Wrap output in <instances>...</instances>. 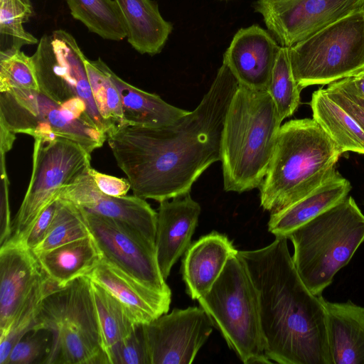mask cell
<instances>
[{"instance_id":"cell-26","label":"cell","mask_w":364,"mask_h":364,"mask_svg":"<svg viewBox=\"0 0 364 364\" xmlns=\"http://www.w3.org/2000/svg\"><path fill=\"white\" fill-rule=\"evenodd\" d=\"M313 119L327 133L342 153L364 154V130L356 120L330 97L326 88L312 93Z\"/></svg>"},{"instance_id":"cell-30","label":"cell","mask_w":364,"mask_h":364,"mask_svg":"<svg viewBox=\"0 0 364 364\" xmlns=\"http://www.w3.org/2000/svg\"><path fill=\"white\" fill-rule=\"evenodd\" d=\"M90 235L81 210L70 201L58 197L50 225L42 241L31 251L36 255Z\"/></svg>"},{"instance_id":"cell-2","label":"cell","mask_w":364,"mask_h":364,"mask_svg":"<svg viewBox=\"0 0 364 364\" xmlns=\"http://www.w3.org/2000/svg\"><path fill=\"white\" fill-rule=\"evenodd\" d=\"M287 240L237 252L257 291L266 355L279 364H331L323 297L301 280Z\"/></svg>"},{"instance_id":"cell-12","label":"cell","mask_w":364,"mask_h":364,"mask_svg":"<svg viewBox=\"0 0 364 364\" xmlns=\"http://www.w3.org/2000/svg\"><path fill=\"white\" fill-rule=\"evenodd\" d=\"M79 209L103 260L149 288L171 296L158 264L155 243L126 225Z\"/></svg>"},{"instance_id":"cell-5","label":"cell","mask_w":364,"mask_h":364,"mask_svg":"<svg viewBox=\"0 0 364 364\" xmlns=\"http://www.w3.org/2000/svg\"><path fill=\"white\" fill-rule=\"evenodd\" d=\"M292 259L307 288L322 296L364 242V214L350 196L292 231Z\"/></svg>"},{"instance_id":"cell-6","label":"cell","mask_w":364,"mask_h":364,"mask_svg":"<svg viewBox=\"0 0 364 364\" xmlns=\"http://www.w3.org/2000/svg\"><path fill=\"white\" fill-rule=\"evenodd\" d=\"M39 329L53 336L44 364H108L89 277L46 294L31 328Z\"/></svg>"},{"instance_id":"cell-36","label":"cell","mask_w":364,"mask_h":364,"mask_svg":"<svg viewBox=\"0 0 364 364\" xmlns=\"http://www.w3.org/2000/svg\"><path fill=\"white\" fill-rule=\"evenodd\" d=\"M108 364H151L144 324L107 353Z\"/></svg>"},{"instance_id":"cell-37","label":"cell","mask_w":364,"mask_h":364,"mask_svg":"<svg viewBox=\"0 0 364 364\" xmlns=\"http://www.w3.org/2000/svg\"><path fill=\"white\" fill-rule=\"evenodd\" d=\"M326 90L364 130V99L357 93L351 76L328 84Z\"/></svg>"},{"instance_id":"cell-7","label":"cell","mask_w":364,"mask_h":364,"mask_svg":"<svg viewBox=\"0 0 364 364\" xmlns=\"http://www.w3.org/2000/svg\"><path fill=\"white\" fill-rule=\"evenodd\" d=\"M198 301L242 363H272L265 353L257 291L237 253Z\"/></svg>"},{"instance_id":"cell-20","label":"cell","mask_w":364,"mask_h":364,"mask_svg":"<svg viewBox=\"0 0 364 364\" xmlns=\"http://www.w3.org/2000/svg\"><path fill=\"white\" fill-rule=\"evenodd\" d=\"M87 277L117 298L141 324L168 311L171 296L149 288L103 259Z\"/></svg>"},{"instance_id":"cell-14","label":"cell","mask_w":364,"mask_h":364,"mask_svg":"<svg viewBox=\"0 0 364 364\" xmlns=\"http://www.w3.org/2000/svg\"><path fill=\"white\" fill-rule=\"evenodd\" d=\"M202 307L175 309L144 324L151 364H190L213 331Z\"/></svg>"},{"instance_id":"cell-16","label":"cell","mask_w":364,"mask_h":364,"mask_svg":"<svg viewBox=\"0 0 364 364\" xmlns=\"http://www.w3.org/2000/svg\"><path fill=\"white\" fill-rule=\"evenodd\" d=\"M281 46L258 25L240 28L233 36L223 55V63L239 85L267 90Z\"/></svg>"},{"instance_id":"cell-17","label":"cell","mask_w":364,"mask_h":364,"mask_svg":"<svg viewBox=\"0 0 364 364\" xmlns=\"http://www.w3.org/2000/svg\"><path fill=\"white\" fill-rule=\"evenodd\" d=\"M190 192L160 202L156 212V253L165 280L191 245L198 225L201 208Z\"/></svg>"},{"instance_id":"cell-11","label":"cell","mask_w":364,"mask_h":364,"mask_svg":"<svg viewBox=\"0 0 364 364\" xmlns=\"http://www.w3.org/2000/svg\"><path fill=\"white\" fill-rule=\"evenodd\" d=\"M0 125L33 139L66 138L90 154L107 140L97 127L36 90L0 92Z\"/></svg>"},{"instance_id":"cell-8","label":"cell","mask_w":364,"mask_h":364,"mask_svg":"<svg viewBox=\"0 0 364 364\" xmlns=\"http://www.w3.org/2000/svg\"><path fill=\"white\" fill-rule=\"evenodd\" d=\"M31 57L39 91L107 136L112 132L94 101L86 56L70 33L57 29L44 34Z\"/></svg>"},{"instance_id":"cell-41","label":"cell","mask_w":364,"mask_h":364,"mask_svg":"<svg viewBox=\"0 0 364 364\" xmlns=\"http://www.w3.org/2000/svg\"><path fill=\"white\" fill-rule=\"evenodd\" d=\"M16 139V134L0 125V151L6 154L11 150Z\"/></svg>"},{"instance_id":"cell-27","label":"cell","mask_w":364,"mask_h":364,"mask_svg":"<svg viewBox=\"0 0 364 364\" xmlns=\"http://www.w3.org/2000/svg\"><path fill=\"white\" fill-rule=\"evenodd\" d=\"M91 289L99 320L103 348L107 357L109 350L129 336L141 323L117 298L92 279Z\"/></svg>"},{"instance_id":"cell-23","label":"cell","mask_w":364,"mask_h":364,"mask_svg":"<svg viewBox=\"0 0 364 364\" xmlns=\"http://www.w3.org/2000/svg\"><path fill=\"white\" fill-rule=\"evenodd\" d=\"M127 28L128 43L141 54L156 55L161 51L172 24L161 16L158 4L151 0H114Z\"/></svg>"},{"instance_id":"cell-31","label":"cell","mask_w":364,"mask_h":364,"mask_svg":"<svg viewBox=\"0 0 364 364\" xmlns=\"http://www.w3.org/2000/svg\"><path fill=\"white\" fill-rule=\"evenodd\" d=\"M301 90L293 74L289 47L281 46L272 71L267 92L282 121L291 117L297 109Z\"/></svg>"},{"instance_id":"cell-29","label":"cell","mask_w":364,"mask_h":364,"mask_svg":"<svg viewBox=\"0 0 364 364\" xmlns=\"http://www.w3.org/2000/svg\"><path fill=\"white\" fill-rule=\"evenodd\" d=\"M85 68L96 107L112 132L125 123L121 97L110 77V68L100 58L95 60L86 58Z\"/></svg>"},{"instance_id":"cell-43","label":"cell","mask_w":364,"mask_h":364,"mask_svg":"<svg viewBox=\"0 0 364 364\" xmlns=\"http://www.w3.org/2000/svg\"><path fill=\"white\" fill-rule=\"evenodd\" d=\"M363 205H364V202H363Z\"/></svg>"},{"instance_id":"cell-15","label":"cell","mask_w":364,"mask_h":364,"mask_svg":"<svg viewBox=\"0 0 364 364\" xmlns=\"http://www.w3.org/2000/svg\"><path fill=\"white\" fill-rule=\"evenodd\" d=\"M59 198L88 213L126 225L155 243L156 212L136 196H111L101 192L88 171L64 187Z\"/></svg>"},{"instance_id":"cell-4","label":"cell","mask_w":364,"mask_h":364,"mask_svg":"<svg viewBox=\"0 0 364 364\" xmlns=\"http://www.w3.org/2000/svg\"><path fill=\"white\" fill-rule=\"evenodd\" d=\"M342 154L313 118L292 119L281 125L259 186L261 206L274 213L306 196L336 171Z\"/></svg>"},{"instance_id":"cell-39","label":"cell","mask_w":364,"mask_h":364,"mask_svg":"<svg viewBox=\"0 0 364 364\" xmlns=\"http://www.w3.org/2000/svg\"><path fill=\"white\" fill-rule=\"evenodd\" d=\"M58 198L49 204L31 228L18 239V242L33 250L43 239L55 214Z\"/></svg>"},{"instance_id":"cell-24","label":"cell","mask_w":364,"mask_h":364,"mask_svg":"<svg viewBox=\"0 0 364 364\" xmlns=\"http://www.w3.org/2000/svg\"><path fill=\"white\" fill-rule=\"evenodd\" d=\"M35 256L42 272L58 287L88 276L102 259L91 235Z\"/></svg>"},{"instance_id":"cell-28","label":"cell","mask_w":364,"mask_h":364,"mask_svg":"<svg viewBox=\"0 0 364 364\" xmlns=\"http://www.w3.org/2000/svg\"><path fill=\"white\" fill-rule=\"evenodd\" d=\"M72 16L101 38L119 41L127 36L121 11L114 0H65Z\"/></svg>"},{"instance_id":"cell-40","label":"cell","mask_w":364,"mask_h":364,"mask_svg":"<svg viewBox=\"0 0 364 364\" xmlns=\"http://www.w3.org/2000/svg\"><path fill=\"white\" fill-rule=\"evenodd\" d=\"M88 173L98 189L103 193L111 196H126L131 188L128 179L118 178L102 173L90 167Z\"/></svg>"},{"instance_id":"cell-19","label":"cell","mask_w":364,"mask_h":364,"mask_svg":"<svg viewBox=\"0 0 364 364\" xmlns=\"http://www.w3.org/2000/svg\"><path fill=\"white\" fill-rule=\"evenodd\" d=\"M237 250L232 242L216 231L191 243L182 259L181 273L186 291L192 299H198L211 289L228 260Z\"/></svg>"},{"instance_id":"cell-22","label":"cell","mask_w":364,"mask_h":364,"mask_svg":"<svg viewBox=\"0 0 364 364\" xmlns=\"http://www.w3.org/2000/svg\"><path fill=\"white\" fill-rule=\"evenodd\" d=\"M352 186L337 170L319 187L291 205L271 213L268 230L275 237L292 231L331 208L348 196Z\"/></svg>"},{"instance_id":"cell-1","label":"cell","mask_w":364,"mask_h":364,"mask_svg":"<svg viewBox=\"0 0 364 364\" xmlns=\"http://www.w3.org/2000/svg\"><path fill=\"white\" fill-rule=\"evenodd\" d=\"M238 85L223 63L197 107L173 124H127L107 136L134 196L160 203L190 192L199 176L220 161L224 120Z\"/></svg>"},{"instance_id":"cell-13","label":"cell","mask_w":364,"mask_h":364,"mask_svg":"<svg viewBox=\"0 0 364 364\" xmlns=\"http://www.w3.org/2000/svg\"><path fill=\"white\" fill-rule=\"evenodd\" d=\"M364 9V0H258L255 10L281 46L291 47Z\"/></svg>"},{"instance_id":"cell-33","label":"cell","mask_w":364,"mask_h":364,"mask_svg":"<svg viewBox=\"0 0 364 364\" xmlns=\"http://www.w3.org/2000/svg\"><path fill=\"white\" fill-rule=\"evenodd\" d=\"M14 89L39 90L31 56L20 48L0 51V92Z\"/></svg>"},{"instance_id":"cell-42","label":"cell","mask_w":364,"mask_h":364,"mask_svg":"<svg viewBox=\"0 0 364 364\" xmlns=\"http://www.w3.org/2000/svg\"><path fill=\"white\" fill-rule=\"evenodd\" d=\"M351 79L357 93L364 99V70L351 76Z\"/></svg>"},{"instance_id":"cell-21","label":"cell","mask_w":364,"mask_h":364,"mask_svg":"<svg viewBox=\"0 0 364 364\" xmlns=\"http://www.w3.org/2000/svg\"><path fill=\"white\" fill-rule=\"evenodd\" d=\"M331 364H364V307L323 299Z\"/></svg>"},{"instance_id":"cell-9","label":"cell","mask_w":364,"mask_h":364,"mask_svg":"<svg viewBox=\"0 0 364 364\" xmlns=\"http://www.w3.org/2000/svg\"><path fill=\"white\" fill-rule=\"evenodd\" d=\"M294 78L303 90L328 85L364 70V9L289 47Z\"/></svg>"},{"instance_id":"cell-34","label":"cell","mask_w":364,"mask_h":364,"mask_svg":"<svg viewBox=\"0 0 364 364\" xmlns=\"http://www.w3.org/2000/svg\"><path fill=\"white\" fill-rule=\"evenodd\" d=\"M33 14L31 0H0V33L11 41L9 48L21 49L23 46L38 43L23 26Z\"/></svg>"},{"instance_id":"cell-38","label":"cell","mask_w":364,"mask_h":364,"mask_svg":"<svg viewBox=\"0 0 364 364\" xmlns=\"http://www.w3.org/2000/svg\"><path fill=\"white\" fill-rule=\"evenodd\" d=\"M0 189V245L5 244L12 235V220L9 198V181L6 172V154L1 153Z\"/></svg>"},{"instance_id":"cell-25","label":"cell","mask_w":364,"mask_h":364,"mask_svg":"<svg viewBox=\"0 0 364 364\" xmlns=\"http://www.w3.org/2000/svg\"><path fill=\"white\" fill-rule=\"evenodd\" d=\"M109 75L121 97L125 125L164 127L173 124L189 112L166 102L157 95L133 86L111 69Z\"/></svg>"},{"instance_id":"cell-10","label":"cell","mask_w":364,"mask_h":364,"mask_svg":"<svg viewBox=\"0 0 364 364\" xmlns=\"http://www.w3.org/2000/svg\"><path fill=\"white\" fill-rule=\"evenodd\" d=\"M91 154L63 137L35 138L31 180L20 208L12 220V235L21 237L62 189L87 173Z\"/></svg>"},{"instance_id":"cell-32","label":"cell","mask_w":364,"mask_h":364,"mask_svg":"<svg viewBox=\"0 0 364 364\" xmlns=\"http://www.w3.org/2000/svg\"><path fill=\"white\" fill-rule=\"evenodd\" d=\"M55 286L43 273L8 328L0 333V364L6 363L15 344L31 330L43 297Z\"/></svg>"},{"instance_id":"cell-18","label":"cell","mask_w":364,"mask_h":364,"mask_svg":"<svg viewBox=\"0 0 364 364\" xmlns=\"http://www.w3.org/2000/svg\"><path fill=\"white\" fill-rule=\"evenodd\" d=\"M33 252L8 240L0 247V333L9 326L43 275Z\"/></svg>"},{"instance_id":"cell-3","label":"cell","mask_w":364,"mask_h":364,"mask_svg":"<svg viewBox=\"0 0 364 364\" xmlns=\"http://www.w3.org/2000/svg\"><path fill=\"white\" fill-rule=\"evenodd\" d=\"M282 122L267 90L238 85L225 114L221 137L225 191L240 193L260 186Z\"/></svg>"},{"instance_id":"cell-35","label":"cell","mask_w":364,"mask_h":364,"mask_svg":"<svg viewBox=\"0 0 364 364\" xmlns=\"http://www.w3.org/2000/svg\"><path fill=\"white\" fill-rule=\"evenodd\" d=\"M52 333L31 330L14 346L6 364H44L52 346Z\"/></svg>"}]
</instances>
